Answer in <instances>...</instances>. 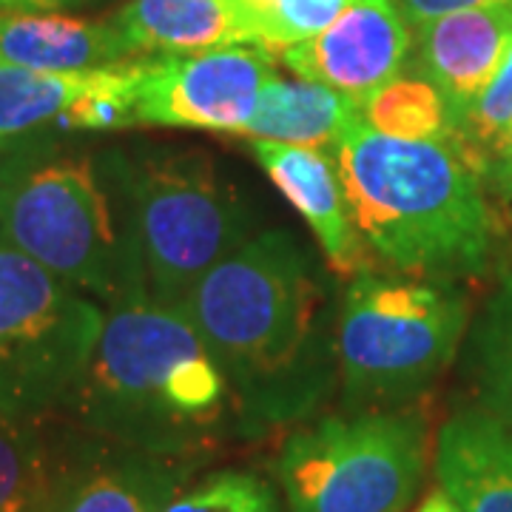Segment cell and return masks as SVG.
<instances>
[{
    "instance_id": "4fadbf2b",
    "label": "cell",
    "mask_w": 512,
    "mask_h": 512,
    "mask_svg": "<svg viewBox=\"0 0 512 512\" xmlns=\"http://www.w3.org/2000/svg\"><path fill=\"white\" fill-rule=\"evenodd\" d=\"M512 43V3L464 9L419 26V66L447 103L453 128L470 111Z\"/></svg>"
},
{
    "instance_id": "cb8c5ba5",
    "label": "cell",
    "mask_w": 512,
    "mask_h": 512,
    "mask_svg": "<svg viewBox=\"0 0 512 512\" xmlns=\"http://www.w3.org/2000/svg\"><path fill=\"white\" fill-rule=\"evenodd\" d=\"M163 512H279V490L248 470H217L188 481Z\"/></svg>"
},
{
    "instance_id": "8992f818",
    "label": "cell",
    "mask_w": 512,
    "mask_h": 512,
    "mask_svg": "<svg viewBox=\"0 0 512 512\" xmlns=\"http://www.w3.org/2000/svg\"><path fill=\"white\" fill-rule=\"evenodd\" d=\"M467 299L453 282L362 271L339 305L336 353L345 410L416 402L453 362Z\"/></svg>"
},
{
    "instance_id": "484cf974",
    "label": "cell",
    "mask_w": 512,
    "mask_h": 512,
    "mask_svg": "<svg viewBox=\"0 0 512 512\" xmlns=\"http://www.w3.org/2000/svg\"><path fill=\"white\" fill-rule=\"evenodd\" d=\"M413 512H461V510H458L456 504L450 501V495L444 493V490L439 487V490H433V493L424 495V498H421V504Z\"/></svg>"
},
{
    "instance_id": "2e32d148",
    "label": "cell",
    "mask_w": 512,
    "mask_h": 512,
    "mask_svg": "<svg viewBox=\"0 0 512 512\" xmlns=\"http://www.w3.org/2000/svg\"><path fill=\"white\" fill-rule=\"evenodd\" d=\"M111 20L131 55H194L245 43L231 0H128Z\"/></svg>"
},
{
    "instance_id": "277c9868",
    "label": "cell",
    "mask_w": 512,
    "mask_h": 512,
    "mask_svg": "<svg viewBox=\"0 0 512 512\" xmlns=\"http://www.w3.org/2000/svg\"><path fill=\"white\" fill-rule=\"evenodd\" d=\"M0 237L86 296L146 293L126 208L103 157L35 134L0 148Z\"/></svg>"
},
{
    "instance_id": "4316f807",
    "label": "cell",
    "mask_w": 512,
    "mask_h": 512,
    "mask_svg": "<svg viewBox=\"0 0 512 512\" xmlns=\"http://www.w3.org/2000/svg\"><path fill=\"white\" fill-rule=\"evenodd\" d=\"M55 0H0V12H52Z\"/></svg>"
},
{
    "instance_id": "5bb4252c",
    "label": "cell",
    "mask_w": 512,
    "mask_h": 512,
    "mask_svg": "<svg viewBox=\"0 0 512 512\" xmlns=\"http://www.w3.org/2000/svg\"><path fill=\"white\" fill-rule=\"evenodd\" d=\"M436 478L461 512H512V436L481 410H461L436 436Z\"/></svg>"
},
{
    "instance_id": "f1b7e54d",
    "label": "cell",
    "mask_w": 512,
    "mask_h": 512,
    "mask_svg": "<svg viewBox=\"0 0 512 512\" xmlns=\"http://www.w3.org/2000/svg\"><path fill=\"white\" fill-rule=\"evenodd\" d=\"M493 163H512V137H510V143H507V148L501 151V157H498V160H493ZM490 165H487V168H490Z\"/></svg>"
},
{
    "instance_id": "3957f363",
    "label": "cell",
    "mask_w": 512,
    "mask_h": 512,
    "mask_svg": "<svg viewBox=\"0 0 512 512\" xmlns=\"http://www.w3.org/2000/svg\"><path fill=\"white\" fill-rule=\"evenodd\" d=\"M330 154L367 251L396 274L453 282L487 271L493 214L456 140H399L356 117Z\"/></svg>"
},
{
    "instance_id": "603a6c76",
    "label": "cell",
    "mask_w": 512,
    "mask_h": 512,
    "mask_svg": "<svg viewBox=\"0 0 512 512\" xmlns=\"http://www.w3.org/2000/svg\"><path fill=\"white\" fill-rule=\"evenodd\" d=\"M512 137V43L504 60L498 63L493 80L481 92L470 111L453 128L456 146L467 154L484 177L487 165L501 157Z\"/></svg>"
},
{
    "instance_id": "7a4b0ae2",
    "label": "cell",
    "mask_w": 512,
    "mask_h": 512,
    "mask_svg": "<svg viewBox=\"0 0 512 512\" xmlns=\"http://www.w3.org/2000/svg\"><path fill=\"white\" fill-rule=\"evenodd\" d=\"M63 413L83 436L154 456H200L237 421L231 387L183 308L134 293L109 305Z\"/></svg>"
},
{
    "instance_id": "7402d4cb",
    "label": "cell",
    "mask_w": 512,
    "mask_h": 512,
    "mask_svg": "<svg viewBox=\"0 0 512 512\" xmlns=\"http://www.w3.org/2000/svg\"><path fill=\"white\" fill-rule=\"evenodd\" d=\"M353 0H231L245 43L288 49L328 29Z\"/></svg>"
},
{
    "instance_id": "9c48e42d",
    "label": "cell",
    "mask_w": 512,
    "mask_h": 512,
    "mask_svg": "<svg viewBox=\"0 0 512 512\" xmlns=\"http://www.w3.org/2000/svg\"><path fill=\"white\" fill-rule=\"evenodd\" d=\"M274 77L268 49L254 43L217 46L194 55L143 57L137 126L239 134Z\"/></svg>"
},
{
    "instance_id": "6da1fadb",
    "label": "cell",
    "mask_w": 512,
    "mask_h": 512,
    "mask_svg": "<svg viewBox=\"0 0 512 512\" xmlns=\"http://www.w3.org/2000/svg\"><path fill=\"white\" fill-rule=\"evenodd\" d=\"M183 311L248 436L308 421L339 387V311L322 265L291 231L239 245L194 285Z\"/></svg>"
},
{
    "instance_id": "83f0119b",
    "label": "cell",
    "mask_w": 512,
    "mask_h": 512,
    "mask_svg": "<svg viewBox=\"0 0 512 512\" xmlns=\"http://www.w3.org/2000/svg\"><path fill=\"white\" fill-rule=\"evenodd\" d=\"M484 174L493 177V183L498 185L507 197H512V163H493Z\"/></svg>"
},
{
    "instance_id": "30bf717a",
    "label": "cell",
    "mask_w": 512,
    "mask_h": 512,
    "mask_svg": "<svg viewBox=\"0 0 512 512\" xmlns=\"http://www.w3.org/2000/svg\"><path fill=\"white\" fill-rule=\"evenodd\" d=\"M197 464L80 436L63 444L40 512H163Z\"/></svg>"
},
{
    "instance_id": "d4e9b609",
    "label": "cell",
    "mask_w": 512,
    "mask_h": 512,
    "mask_svg": "<svg viewBox=\"0 0 512 512\" xmlns=\"http://www.w3.org/2000/svg\"><path fill=\"white\" fill-rule=\"evenodd\" d=\"M404 18L413 26H421L427 20H436L441 15H453L464 9H481V6H495V3H512V0H396Z\"/></svg>"
},
{
    "instance_id": "ba28073f",
    "label": "cell",
    "mask_w": 512,
    "mask_h": 512,
    "mask_svg": "<svg viewBox=\"0 0 512 512\" xmlns=\"http://www.w3.org/2000/svg\"><path fill=\"white\" fill-rule=\"evenodd\" d=\"M106 313L0 237V419L63 413Z\"/></svg>"
},
{
    "instance_id": "d6986e66",
    "label": "cell",
    "mask_w": 512,
    "mask_h": 512,
    "mask_svg": "<svg viewBox=\"0 0 512 512\" xmlns=\"http://www.w3.org/2000/svg\"><path fill=\"white\" fill-rule=\"evenodd\" d=\"M470 376L476 410L512 436V271L501 276L470 330Z\"/></svg>"
},
{
    "instance_id": "44dd1931",
    "label": "cell",
    "mask_w": 512,
    "mask_h": 512,
    "mask_svg": "<svg viewBox=\"0 0 512 512\" xmlns=\"http://www.w3.org/2000/svg\"><path fill=\"white\" fill-rule=\"evenodd\" d=\"M362 120L399 140H453V120L439 89L424 77H396L359 100Z\"/></svg>"
},
{
    "instance_id": "9a60e30c",
    "label": "cell",
    "mask_w": 512,
    "mask_h": 512,
    "mask_svg": "<svg viewBox=\"0 0 512 512\" xmlns=\"http://www.w3.org/2000/svg\"><path fill=\"white\" fill-rule=\"evenodd\" d=\"M131 57L114 20L57 12H0V63L37 72H89Z\"/></svg>"
},
{
    "instance_id": "8fae6325",
    "label": "cell",
    "mask_w": 512,
    "mask_h": 512,
    "mask_svg": "<svg viewBox=\"0 0 512 512\" xmlns=\"http://www.w3.org/2000/svg\"><path fill=\"white\" fill-rule=\"evenodd\" d=\"M410 55V32L396 0H353L319 35L282 49L296 77L365 100L396 80Z\"/></svg>"
},
{
    "instance_id": "e0dca14e",
    "label": "cell",
    "mask_w": 512,
    "mask_h": 512,
    "mask_svg": "<svg viewBox=\"0 0 512 512\" xmlns=\"http://www.w3.org/2000/svg\"><path fill=\"white\" fill-rule=\"evenodd\" d=\"M356 117H362L356 97L302 77L288 83L276 74L239 137L330 151Z\"/></svg>"
},
{
    "instance_id": "7c38bea8",
    "label": "cell",
    "mask_w": 512,
    "mask_h": 512,
    "mask_svg": "<svg viewBox=\"0 0 512 512\" xmlns=\"http://www.w3.org/2000/svg\"><path fill=\"white\" fill-rule=\"evenodd\" d=\"M251 148L276 191L311 228L333 274L353 279L370 271V251L353 222L339 165L328 148L285 146L268 140H254Z\"/></svg>"
},
{
    "instance_id": "5b68a950",
    "label": "cell",
    "mask_w": 512,
    "mask_h": 512,
    "mask_svg": "<svg viewBox=\"0 0 512 512\" xmlns=\"http://www.w3.org/2000/svg\"><path fill=\"white\" fill-rule=\"evenodd\" d=\"M103 165L126 208L146 293L183 308L214 265L254 237L248 205L197 148L109 151Z\"/></svg>"
},
{
    "instance_id": "52a82bcc",
    "label": "cell",
    "mask_w": 512,
    "mask_h": 512,
    "mask_svg": "<svg viewBox=\"0 0 512 512\" xmlns=\"http://www.w3.org/2000/svg\"><path fill=\"white\" fill-rule=\"evenodd\" d=\"M424 473L427 421L413 407L308 421L274 461L285 512H407Z\"/></svg>"
},
{
    "instance_id": "f546056e",
    "label": "cell",
    "mask_w": 512,
    "mask_h": 512,
    "mask_svg": "<svg viewBox=\"0 0 512 512\" xmlns=\"http://www.w3.org/2000/svg\"><path fill=\"white\" fill-rule=\"evenodd\" d=\"M77 3H86V0H55L57 9H60V6H77Z\"/></svg>"
},
{
    "instance_id": "ac0fdd59",
    "label": "cell",
    "mask_w": 512,
    "mask_h": 512,
    "mask_svg": "<svg viewBox=\"0 0 512 512\" xmlns=\"http://www.w3.org/2000/svg\"><path fill=\"white\" fill-rule=\"evenodd\" d=\"M106 69L37 72L0 63V148L52 131L63 111L103 83Z\"/></svg>"
},
{
    "instance_id": "ffe728a7",
    "label": "cell",
    "mask_w": 512,
    "mask_h": 512,
    "mask_svg": "<svg viewBox=\"0 0 512 512\" xmlns=\"http://www.w3.org/2000/svg\"><path fill=\"white\" fill-rule=\"evenodd\" d=\"M63 444L37 421L0 419V512H40L55 481Z\"/></svg>"
}]
</instances>
